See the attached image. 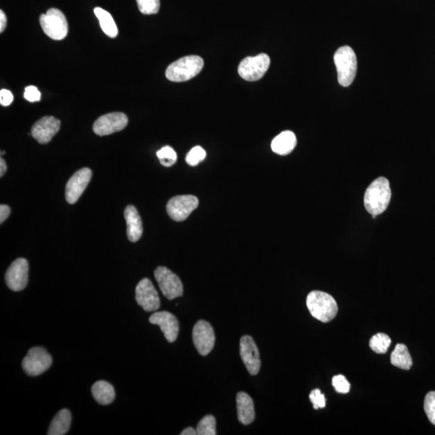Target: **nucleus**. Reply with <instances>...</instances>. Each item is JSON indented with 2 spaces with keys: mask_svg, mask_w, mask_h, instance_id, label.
<instances>
[{
  "mask_svg": "<svg viewBox=\"0 0 435 435\" xmlns=\"http://www.w3.org/2000/svg\"><path fill=\"white\" fill-rule=\"evenodd\" d=\"M392 192L389 181L385 177H378L366 190L364 204L365 209L373 218L387 211L391 200Z\"/></svg>",
  "mask_w": 435,
  "mask_h": 435,
  "instance_id": "f257e3e1",
  "label": "nucleus"
},
{
  "mask_svg": "<svg viewBox=\"0 0 435 435\" xmlns=\"http://www.w3.org/2000/svg\"><path fill=\"white\" fill-rule=\"evenodd\" d=\"M311 315L323 323H328L338 313V305L332 296L322 291H312L306 299Z\"/></svg>",
  "mask_w": 435,
  "mask_h": 435,
  "instance_id": "f03ea898",
  "label": "nucleus"
},
{
  "mask_svg": "<svg viewBox=\"0 0 435 435\" xmlns=\"http://www.w3.org/2000/svg\"><path fill=\"white\" fill-rule=\"evenodd\" d=\"M204 66V61L196 55L186 56L172 63L166 71L171 82H181L190 80L199 74Z\"/></svg>",
  "mask_w": 435,
  "mask_h": 435,
  "instance_id": "7ed1b4c3",
  "label": "nucleus"
},
{
  "mask_svg": "<svg viewBox=\"0 0 435 435\" xmlns=\"http://www.w3.org/2000/svg\"><path fill=\"white\" fill-rule=\"evenodd\" d=\"M338 81L341 86L348 87L354 81L357 71V59L350 46L340 47L334 55Z\"/></svg>",
  "mask_w": 435,
  "mask_h": 435,
  "instance_id": "20e7f679",
  "label": "nucleus"
},
{
  "mask_svg": "<svg viewBox=\"0 0 435 435\" xmlns=\"http://www.w3.org/2000/svg\"><path fill=\"white\" fill-rule=\"evenodd\" d=\"M39 24L44 33L55 41H61L67 36V19L60 10L48 9L46 14H42L39 17Z\"/></svg>",
  "mask_w": 435,
  "mask_h": 435,
  "instance_id": "39448f33",
  "label": "nucleus"
},
{
  "mask_svg": "<svg viewBox=\"0 0 435 435\" xmlns=\"http://www.w3.org/2000/svg\"><path fill=\"white\" fill-rule=\"evenodd\" d=\"M270 66V57L265 53L248 57L240 64L238 73L246 81L255 82L263 78Z\"/></svg>",
  "mask_w": 435,
  "mask_h": 435,
  "instance_id": "423d86ee",
  "label": "nucleus"
},
{
  "mask_svg": "<svg viewBox=\"0 0 435 435\" xmlns=\"http://www.w3.org/2000/svg\"><path fill=\"white\" fill-rule=\"evenodd\" d=\"M52 364V357L47 350L41 347H35L28 350L26 357L23 359L22 367L27 375L37 377L46 372Z\"/></svg>",
  "mask_w": 435,
  "mask_h": 435,
  "instance_id": "0eeeda50",
  "label": "nucleus"
},
{
  "mask_svg": "<svg viewBox=\"0 0 435 435\" xmlns=\"http://www.w3.org/2000/svg\"><path fill=\"white\" fill-rule=\"evenodd\" d=\"M155 278L163 295L172 300L183 294V285L179 276L166 267H158L154 272Z\"/></svg>",
  "mask_w": 435,
  "mask_h": 435,
  "instance_id": "6e6552de",
  "label": "nucleus"
},
{
  "mask_svg": "<svg viewBox=\"0 0 435 435\" xmlns=\"http://www.w3.org/2000/svg\"><path fill=\"white\" fill-rule=\"evenodd\" d=\"M199 199L194 195H180L172 197L167 204V213L172 220L184 221L199 206Z\"/></svg>",
  "mask_w": 435,
  "mask_h": 435,
  "instance_id": "1a4fd4ad",
  "label": "nucleus"
},
{
  "mask_svg": "<svg viewBox=\"0 0 435 435\" xmlns=\"http://www.w3.org/2000/svg\"><path fill=\"white\" fill-rule=\"evenodd\" d=\"M127 123L128 120L125 114L109 113L98 118L94 123L93 131L98 136H108L125 130Z\"/></svg>",
  "mask_w": 435,
  "mask_h": 435,
  "instance_id": "9d476101",
  "label": "nucleus"
},
{
  "mask_svg": "<svg viewBox=\"0 0 435 435\" xmlns=\"http://www.w3.org/2000/svg\"><path fill=\"white\" fill-rule=\"evenodd\" d=\"M28 262L26 259L19 258L15 260L5 274L8 287L16 292L26 289L28 281Z\"/></svg>",
  "mask_w": 435,
  "mask_h": 435,
  "instance_id": "9b49d317",
  "label": "nucleus"
},
{
  "mask_svg": "<svg viewBox=\"0 0 435 435\" xmlns=\"http://www.w3.org/2000/svg\"><path fill=\"white\" fill-rule=\"evenodd\" d=\"M193 341L200 355L205 357L211 353L215 342L214 330L211 324L204 320L199 321L193 330Z\"/></svg>",
  "mask_w": 435,
  "mask_h": 435,
  "instance_id": "f8f14e48",
  "label": "nucleus"
},
{
  "mask_svg": "<svg viewBox=\"0 0 435 435\" xmlns=\"http://www.w3.org/2000/svg\"><path fill=\"white\" fill-rule=\"evenodd\" d=\"M136 300L147 312H152L160 308L159 295L150 279L145 278L138 283L136 288Z\"/></svg>",
  "mask_w": 435,
  "mask_h": 435,
  "instance_id": "ddd939ff",
  "label": "nucleus"
},
{
  "mask_svg": "<svg viewBox=\"0 0 435 435\" xmlns=\"http://www.w3.org/2000/svg\"><path fill=\"white\" fill-rule=\"evenodd\" d=\"M92 171L88 168L78 170L67 182L66 188V199L70 204H74L83 194L84 190L90 182Z\"/></svg>",
  "mask_w": 435,
  "mask_h": 435,
  "instance_id": "4468645a",
  "label": "nucleus"
},
{
  "mask_svg": "<svg viewBox=\"0 0 435 435\" xmlns=\"http://www.w3.org/2000/svg\"><path fill=\"white\" fill-rule=\"evenodd\" d=\"M61 127V121L53 116H44L32 127L31 134L39 144H48Z\"/></svg>",
  "mask_w": 435,
  "mask_h": 435,
  "instance_id": "2eb2a0df",
  "label": "nucleus"
},
{
  "mask_svg": "<svg viewBox=\"0 0 435 435\" xmlns=\"http://www.w3.org/2000/svg\"><path fill=\"white\" fill-rule=\"evenodd\" d=\"M240 357L251 375L258 374L261 365L259 350L249 335L241 338Z\"/></svg>",
  "mask_w": 435,
  "mask_h": 435,
  "instance_id": "dca6fc26",
  "label": "nucleus"
},
{
  "mask_svg": "<svg viewBox=\"0 0 435 435\" xmlns=\"http://www.w3.org/2000/svg\"><path fill=\"white\" fill-rule=\"evenodd\" d=\"M150 322L160 326L168 342H175L179 333V323L174 314L168 311H160L151 316Z\"/></svg>",
  "mask_w": 435,
  "mask_h": 435,
  "instance_id": "f3484780",
  "label": "nucleus"
},
{
  "mask_svg": "<svg viewBox=\"0 0 435 435\" xmlns=\"http://www.w3.org/2000/svg\"><path fill=\"white\" fill-rule=\"evenodd\" d=\"M127 238L133 243L141 238L143 225L141 216L134 206H127L125 211Z\"/></svg>",
  "mask_w": 435,
  "mask_h": 435,
  "instance_id": "a211bd4d",
  "label": "nucleus"
},
{
  "mask_svg": "<svg viewBox=\"0 0 435 435\" xmlns=\"http://www.w3.org/2000/svg\"><path fill=\"white\" fill-rule=\"evenodd\" d=\"M237 412L239 421L244 425H249L256 417L254 403L249 395L240 392L237 394Z\"/></svg>",
  "mask_w": 435,
  "mask_h": 435,
  "instance_id": "6ab92c4d",
  "label": "nucleus"
},
{
  "mask_svg": "<svg viewBox=\"0 0 435 435\" xmlns=\"http://www.w3.org/2000/svg\"><path fill=\"white\" fill-rule=\"evenodd\" d=\"M296 145V138L293 132L285 131L272 141L271 148L276 154L285 156L290 154Z\"/></svg>",
  "mask_w": 435,
  "mask_h": 435,
  "instance_id": "aec40b11",
  "label": "nucleus"
},
{
  "mask_svg": "<svg viewBox=\"0 0 435 435\" xmlns=\"http://www.w3.org/2000/svg\"><path fill=\"white\" fill-rule=\"evenodd\" d=\"M92 396L98 404L110 405L116 398L115 389L110 383L100 380L94 384L91 388Z\"/></svg>",
  "mask_w": 435,
  "mask_h": 435,
  "instance_id": "412c9836",
  "label": "nucleus"
},
{
  "mask_svg": "<svg viewBox=\"0 0 435 435\" xmlns=\"http://www.w3.org/2000/svg\"><path fill=\"white\" fill-rule=\"evenodd\" d=\"M71 425V414L68 409H64L59 411L53 418L51 427L48 428V435H64L70 429Z\"/></svg>",
  "mask_w": 435,
  "mask_h": 435,
  "instance_id": "4be33fe9",
  "label": "nucleus"
},
{
  "mask_svg": "<svg viewBox=\"0 0 435 435\" xmlns=\"http://www.w3.org/2000/svg\"><path fill=\"white\" fill-rule=\"evenodd\" d=\"M391 364L400 369L409 370L413 365V360L409 350L405 344H398L391 354Z\"/></svg>",
  "mask_w": 435,
  "mask_h": 435,
  "instance_id": "5701e85b",
  "label": "nucleus"
},
{
  "mask_svg": "<svg viewBox=\"0 0 435 435\" xmlns=\"http://www.w3.org/2000/svg\"><path fill=\"white\" fill-rule=\"evenodd\" d=\"M96 16L100 21V24L103 33L111 38H115L118 35V28L112 15L101 8H96L94 10Z\"/></svg>",
  "mask_w": 435,
  "mask_h": 435,
  "instance_id": "b1692460",
  "label": "nucleus"
},
{
  "mask_svg": "<svg viewBox=\"0 0 435 435\" xmlns=\"http://www.w3.org/2000/svg\"><path fill=\"white\" fill-rule=\"evenodd\" d=\"M392 340L389 336L383 333H379L373 336L369 341V347L374 353L384 354L387 353Z\"/></svg>",
  "mask_w": 435,
  "mask_h": 435,
  "instance_id": "393cba45",
  "label": "nucleus"
},
{
  "mask_svg": "<svg viewBox=\"0 0 435 435\" xmlns=\"http://www.w3.org/2000/svg\"><path fill=\"white\" fill-rule=\"evenodd\" d=\"M196 429L199 435H215L217 433L215 417L207 415L197 424Z\"/></svg>",
  "mask_w": 435,
  "mask_h": 435,
  "instance_id": "a878e982",
  "label": "nucleus"
},
{
  "mask_svg": "<svg viewBox=\"0 0 435 435\" xmlns=\"http://www.w3.org/2000/svg\"><path fill=\"white\" fill-rule=\"evenodd\" d=\"M157 156L161 164L166 167L174 166L177 160V153L170 146H165L157 151Z\"/></svg>",
  "mask_w": 435,
  "mask_h": 435,
  "instance_id": "bb28decb",
  "label": "nucleus"
},
{
  "mask_svg": "<svg viewBox=\"0 0 435 435\" xmlns=\"http://www.w3.org/2000/svg\"><path fill=\"white\" fill-rule=\"evenodd\" d=\"M138 8L145 15L157 14L160 10V0H136Z\"/></svg>",
  "mask_w": 435,
  "mask_h": 435,
  "instance_id": "cd10ccee",
  "label": "nucleus"
},
{
  "mask_svg": "<svg viewBox=\"0 0 435 435\" xmlns=\"http://www.w3.org/2000/svg\"><path fill=\"white\" fill-rule=\"evenodd\" d=\"M206 151L201 146H195L187 153L186 161L188 165L196 166L206 158Z\"/></svg>",
  "mask_w": 435,
  "mask_h": 435,
  "instance_id": "c85d7f7f",
  "label": "nucleus"
},
{
  "mask_svg": "<svg viewBox=\"0 0 435 435\" xmlns=\"http://www.w3.org/2000/svg\"><path fill=\"white\" fill-rule=\"evenodd\" d=\"M424 409L429 422L435 426V392L427 393L424 402Z\"/></svg>",
  "mask_w": 435,
  "mask_h": 435,
  "instance_id": "c756f323",
  "label": "nucleus"
},
{
  "mask_svg": "<svg viewBox=\"0 0 435 435\" xmlns=\"http://www.w3.org/2000/svg\"><path fill=\"white\" fill-rule=\"evenodd\" d=\"M332 385L335 391L339 393H348L350 391V383L343 375H335L332 379Z\"/></svg>",
  "mask_w": 435,
  "mask_h": 435,
  "instance_id": "7c9ffc66",
  "label": "nucleus"
},
{
  "mask_svg": "<svg viewBox=\"0 0 435 435\" xmlns=\"http://www.w3.org/2000/svg\"><path fill=\"white\" fill-rule=\"evenodd\" d=\"M310 402L313 403L314 409H323L326 407V398L324 394L319 389H314L310 394Z\"/></svg>",
  "mask_w": 435,
  "mask_h": 435,
  "instance_id": "2f4dec72",
  "label": "nucleus"
},
{
  "mask_svg": "<svg viewBox=\"0 0 435 435\" xmlns=\"http://www.w3.org/2000/svg\"><path fill=\"white\" fill-rule=\"evenodd\" d=\"M24 97L28 102L34 103L41 100L42 94L37 87L29 86L24 90Z\"/></svg>",
  "mask_w": 435,
  "mask_h": 435,
  "instance_id": "473e14b6",
  "label": "nucleus"
},
{
  "mask_svg": "<svg viewBox=\"0 0 435 435\" xmlns=\"http://www.w3.org/2000/svg\"><path fill=\"white\" fill-rule=\"evenodd\" d=\"M13 102V95L11 91L3 89L0 91V103L3 107H8L12 105Z\"/></svg>",
  "mask_w": 435,
  "mask_h": 435,
  "instance_id": "72a5a7b5",
  "label": "nucleus"
},
{
  "mask_svg": "<svg viewBox=\"0 0 435 435\" xmlns=\"http://www.w3.org/2000/svg\"><path fill=\"white\" fill-rule=\"evenodd\" d=\"M10 213H11V210H10L9 206L7 205L0 206V222L1 224L8 219Z\"/></svg>",
  "mask_w": 435,
  "mask_h": 435,
  "instance_id": "f704fd0d",
  "label": "nucleus"
},
{
  "mask_svg": "<svg viewBox=\"0 0 435 435\" xmlns=\"http://www.w3.org/2000/svg\"><path fill=\"white\" fill-rule=\"evenodd\" d=\"M7 17L6 15L2 11H0V33H3L5 28L7 27Z\"/></svg>",
  "mask_w": 435,
  "mask_h": 435,
  "instance_id": "c9c22d12",
  "label": "nucleus"
},
{
  "mask_svg": "<svg viewBox=\"0 0 435 435\" xmlns=\"http://www.w3.org/2000/svg\"><path fill=\"white\" fill-rule=\"evenodd\" d=\"M7 171V164L3 158L0 159V177H3Z\"/></svg>",
  "mask_w": 435,
  "mask_h": 435,
  "instance_id": "e433bc0d",
  "label": "nucleus"
},
{
  "mask_svg": "<svg viewBox=\"0 0 435 435\" xmlns=\"http://www.w3.org/2000/svg\"><path fill=\"white\" fill-rule=\"evenodd\" d=\"M197 434V429L192 427H188L181 433V435H195Z\"/></svg>",
  "mask_w": 435,
  "mask_h": 435,
  "instance_id": "4c0bfd02",
  "label": "nucleus"
},
{
  "mask_svg": "<svg viewBox=\"0 0 435 435\" xmlns=\"http://www.w3.org/2000/svg\"><path fill=\"white\" fill-rule=\"evenodd\" d=\"M5 154V152L4 151H1V156Z\"/></svg>",
  "mask_w": 435,
  "mask_h": 435,
  "instance_id": "58836bf2",
  "label": "nucleus"
}]
</instances>
